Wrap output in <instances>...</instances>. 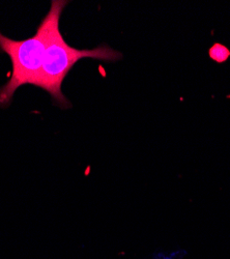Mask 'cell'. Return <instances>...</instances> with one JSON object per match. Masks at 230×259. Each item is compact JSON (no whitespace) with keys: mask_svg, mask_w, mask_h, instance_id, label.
<instances>
[{"mask_svg":"<svg viewBox=\"0 0 230 259\" xmlns=\"http://www.w3.org/2000/svg\"><path fill=\"white\" fill-rule=\"evenodd\" d=\"M68 2L53 0L49 13L43 19L46 23V49L38 88L51 95L62 107H70V102L61 93L62 81L82 58H95L104 61H116L122 55L109 46H100L91 50H79L71 47L59 30V20Z\"/></svg>","mask_w":230,"mask_h":259,"instance_id":"1","label":"cell"},{"mask_svg":"<svg viewBox=\"0 0 230 259\" xmlns=\"http://www.w3.org/2000/svg\"><path fill=\"white\" fill-rule=\"evenodd\" d=\"M47 27L41 20L33 36L15 40L0 32V51L8 54L13 64L10 81L0 89V107L11 104L16 91L25 84L38 88L46 49Z\"/></svg>","mask_w":230,"mask_h":259,"instance_id":"2","label":"cell"}]
</instances>
